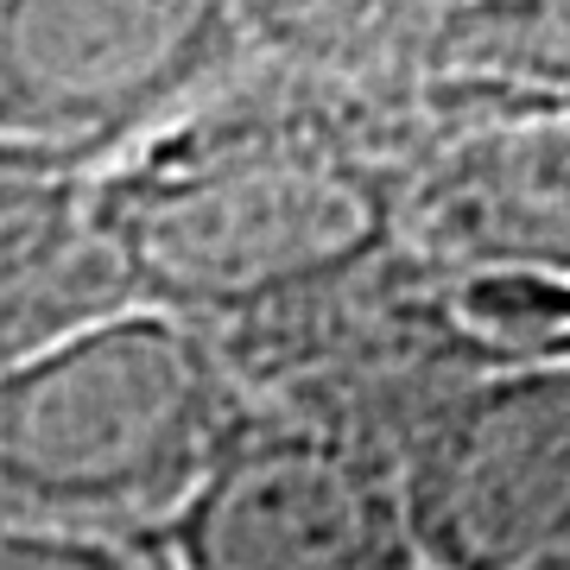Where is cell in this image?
I'll list each match as a JSON object with an SVG mask.
<instances>
[{"instance_id": "obj_5", "label": "cell", "mask_w": 570, "mask_h": 570, "mask_svg": "<svg viewBox=\"0 0 570 570\" xmlns=\"http://www.w3.org/2000/svg\"><path fill=\"white\" fill-rule=\"evenodd\" d=\"M539 570H570V539H564V546H558V551H551V558H546V564H539Z\"/></svg>"}, {"instance_id": "obj_4", "label": "cell", "mask_w": 570, "mask_h": 570, "mask_svg": "<svg viewBox=\"0 0 570 570\" xmlns=\"http://www.w3.org/2000/svg\"><path fill=\"white\" fill-rule=\"evenodd\" d=\"M362 235V209L336 184H305L298 171H266L242 184L190 190L159 216L146 247L190 285H247L266 273L317 266Z\"/></svg>"}, {"instance_id": "obj_3", "label": "cell", "mask_w": 570, "mask_h": 570, "mask_svg": "<svg viewBox=\"0 0 570 570\" xmlns=\"http://www.w3.org/2000/svg\"><path fill=\"white\" fill-rule=\"evenodd\" d=\"M425 235L508 273L570 279V121H527L463 146L431 184Z\"/></svg>"}, {"instance_id": "obj_1", "label": "cell", "mask_w": 570, "mask_h": 570, "mask_svg": "<svg viewBox=\"0 0 570 570\" xmlns=\"http://www.w3.org/2000/svg\"><path fill=\"white\" fill-rule=\"evenodd\" d=\"M406 532L438 570H539L570 539V374L469 400L425 444Z\"/></svg>"}, {"instance_id": "obj_2", "label": "cell", "mask_w": 570, "mask_h": 570, "mask_svg": "<svg viewBox=\"0 0 570 570\" xmlns=\"http://www.w3.org/2000/svg\"><path fill=\"white\" fill-rule=\"evenodd\" d=\"M400 527L367 475L311 444L254 450L190 513L197 570H387Z\"/></svg>"}]
</instances>
